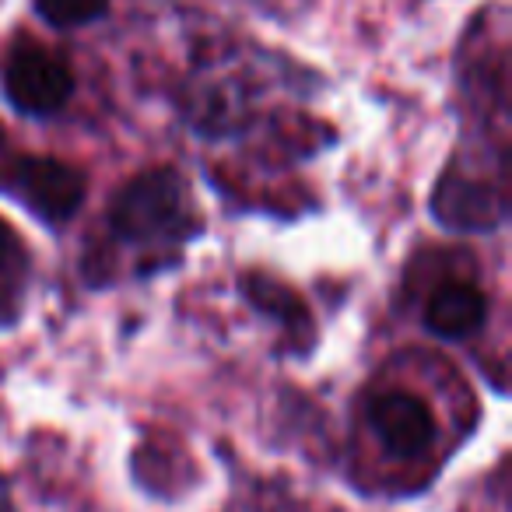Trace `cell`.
Instances as JSON below:
<instances>
[{
	"instance_id": "cell-1",
	"label": "cell",
	"mask_w": 512,
	"mask_h": 512,
	"mask_svg": "<svg viewBox=\"0 0 512 512\" xmlns=\"http://www.w3.org/2000/svg\"><path fill=\"white\" fill-rule=\"evenodd\" d=\"M109 228L123 246L176 249L200 235V218L179 169H144L109 204Z\"/></svg>"
},
{
	"instance_id": "cell-8",
	"label": "cell",
	"mask_w": 512,
	"mask_h": 512,
	"mask_svg": "<svg viewBox=\"0 0 512 512\" xmlns=\"http://www.w3.org/2000/svg\"><path fill=\"white\" fill-rule=\"evenodd\" d=\"M106 11H109V0H36V15L50 29L60 32L85 29V25L106 18Z\"/></svg>"
},
{
	"instance_id": "cell-4",
	"label": "cell",
	"mask_w": 512,
	"mask_h": 512,
	"mask_svg": "<svg viewBox=\"0 0 512 512\" xmlns=\"http://www.w3.org/2000/svg\"><path fill=\"white\" fill-rule=\"evenodd\" d=\"M369 428L390 456H425L435 442V414L407 390H383L369 400Z\"/></svg>"
},
{
	"instance_id": "cell-3",
	"label": "cell",
	"mask_w": 512,
	"mask_h": 512,
	"mask_svg": "<svg viewBox=\"0 0 512 512\" xmlns=\"http://www.w3.org/2000/svg\"><path fill=\"white\" fill-rule=\"evenodd\" d=\"M4 190L22 200L43 225L60 228L81 211L88 179L71 162L46 155H22L4 169Z\"/></svg>"
},
{
	"instance_id": "cell-6",
	"label": "cell",
	"mask_w": 512,
	"mask_h": 512,
	"mask_svg": "<svg viewBox=\"0 0 512 512\" xmlns=\"http://www.w3.org/2000/svg\"><path fill=\"white\" fill-rule=\"evenodd\" d=\"M488 320V299L467 281H446L432 292L425 306V330L439 341H463L477 334Z\"/></svg>"
},
{
	"instance_id": "cell-9",
	"label": "cell",
	"mask_w": 512,
	"mask_h": 512,
	"mask_svg": "<svg viewBox=\"0 0 512 512\" xmlns=\"http://www.w3.org/2000/svg\"><path fill=\"white\" fill-rule=\"evenodd\" d=\"M11 253H15V235L8 232V225H4V221H0V271L8 267Z\"/></svg>"
},
{
	"instance_id": "cell-7",
	"label": "cell",
	"mask_w": 512,
	"mask_h": 512,
	"mask_svg": "<svg viewBox=\"0 0 512 512\" xmlns=\"http://www.w3.org/2000/svg\"><path fill=\"white\" fill-rule=\"evenodd\" d=\"M239 292H242V299H246L249 306L260 309V313H267L271 320H278L281 327H288L292 334L309 330V313H306V306H302V299L288 285L274 281L271 274H260V271L242 274Z\"/></svg>"
},
{
	"instance_id": "cell-5",
	"label": "cell",
	"mask_w": 512,
	"mask_h": 512,
	"mask_svg": "<svg viewBox=\"0 0 512 512\" xmlns=\"http://www.w3.org/2000/svg\"><path fill=\"white\" fill-rule=\"evenodd\" d=\"M432 218L449 232H495L505 221V197L484 179L449 169L435 186Z\"/></svg>"
},
{
	"instance_id": "cell-2",
	"label": "cell",
	"mask_w": 512,
	"mask_h": 512,
	"mask_svg": "<svg viewBox=\"0 0 512 512\" xmlns=\"http://www.w3.org/2000/svg\"><path fill=\"white\" fill-rule=\"evenodd\" d=\"M4 99L22 116H53L71 102L74 71L60 53L36 39H18L0 64Z\"/></svg>"
}]
</instances>
